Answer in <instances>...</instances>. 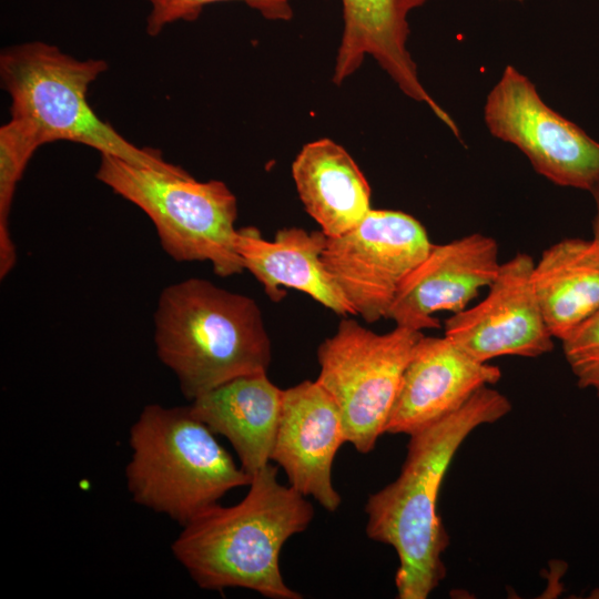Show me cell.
Segmentation results:
<instances>
[{
	"label": "cell",
	"mask_w": 599,
	"mask_h": 599,
	"mask_svg": "<svg viewBox=\"0 0 599 599\" xmlns=\"http://www.w3.org/2000/svg\"><path fill=\"white\" fill-rule=\"evenodd\" d=\"M510 410L504 394L481 387L456 412L412 434L398 477L368 497L366 534L395 549L399 599H426L445 578L443 554L449 537L437 512L444 476L474 429Z\"/></svg>",
	"instance_id": "cell-1"
},
{
	"label": "cell",
	"mask_w": 599,
	"mask_h": 599,
	"mask_svg": "<svg viewBox=\"0 0 599 599\" xmlns=\"http://www.w3.org/2000/svg\"><path fill=\"white\" fill-rule=\"evenodd\" d=\"M248 487L240 502L217 504L184 525L172 554L200 588H245L271 599H301L283 579L280 554L308 527L314 508L277 480L271 463L252 476Z\"/></svg>",
	"instance_id": "cell-2"
},
{
	"label": "cell",
	"mask_w": 599,
	"mask_h": 599,
	"mask_svg": "<svg viewBox=\"0 0 599 599\" xmlns=\"http://www.w3.org/2000/svg\"><path fill=\"white\" fill-rule=\"evenodd\" d=\"M154 344L158 357L191 402L234 378L266 373L272 361L257 303L197 277L161 292Z\"/></svg>",
	"instance_id": "cell-3"
},
{
	"label": "cell",
	"mask_w": 599,
	"mask_h": 599,
	"mask_svg": "<svg viewBox=\"0 0 599 599\" xmlns=\"http://www.w3.org/2000/svg\"><path fill=\"white\" fill-rule=\"evenodd\" d=\"M129 444L125 478L132 499L182 526L252 480L190 406H145Z\"/></svg>",
	"instance_id": "cell-4"
},
{
	"label": "cell",
	"mask_w": 599,
	"mask_h": 599,
	"mask_svg": "<svg viewBox=\"0 0 599 599\" xmlns=\"http://www.w3.org/2000/svg\"><path fill=\"white\" fill-rule=\"evenodd\" d=\"M106 69L104 60H79L42 41L16 44L0 54L1 87L10 97L11 118L30 122L43 144L70 141L138 166L179 170L160 151L132 144L95 114L88 90Z\"/></svg>",
	"instance_id": "cell-5"
},
{
	"label": "cell",
	"mask_w": 599,
	"mask_h": 599,
	"mask_svg": "<svg viewBox=\"0 0 599 599\" xmlns=\"http://www.w3.org/2000/svg\"><path fill=\"white\" fill-rule=\"evenodd\" d=\"M100 155L95 177L150 217L169 256L210 262L223 277L244 271L235 246L237 201L224 182L196 181L182 167L163 171Z\"/></svg>",
	"instance_id": "cell-6"
},
{
	"label": "cell",
	"mask_w": 599,
	"mask_h": 599,
	"mask_svg": "<svg viewBox=\"0 0 599 599\" xmlns=\"http://www.w3.org/2000/svg\"><path fill=\"white\" fill-rule=\"evenodd\" d=\"M423 336L403 326L378 334L344 316L318 346L316 380L336 402L346 441L358 453H370L386 433L404 372Z\"/></svg>",
	"instance_id": "cell-7"
},
{
	"label": "cell",
	"mask_w": 599,
	"mask_h": 599,
	"mask_svg": "<svg viewBox=\"0 0 599 599\" xmlns=\"http://www.w3.org/2000/svg\"><path fill=\"white\" fill-rule=\"evenodd\" d=\"M484 120L495 138L517 146L554 184L590 192L599 183V142L549 108L515 67L507 65L489 91Z\"/></svg>",
	"instance_id": "cell-8"
},
{
	"label": "cell",
	"mask_w": 599,
	"mask_h": 599,
	"mask_svg": "<svg viewBox=\"0 0 599 599\" xmlns=\"http://www.w3.org/2000/svg\"><path fill=\"white\" fill-rule=\"evenodd\" d=\"M433 244L409 214L373 210L348 232L327 237L323 262L365 322L386 318L398 287Z\"/></svg>",
	"instance_id": "cell-9"
},
{
	"label": "cell",
	"mask_w": 599,
	"mask_h": 599,
	"mask_svg": "<svg viewBox=\"0 0 599 599\" xmlns=\"http://www.w3.org/2000/svg\"><path fill=\"white\" fill-rule=\"evenodd\" d=\"M534 266L526 253L501 263L487 296L445 321V336L481 363L551 352L554 336L534 288Z\"/></svg>",
	"instance_id": "cell-10"
},
{
	"label": "cell",
	"mask_w": 599,
	"mask_h": 599,
	"mask_svg": "<svg viewBox=\"0 0 599 599\" xmlns=\"http://www.w3.org/2000/svg\"><path fill=\"white\" fill-rule=\"evenodd\" d=\"M344 443L341 410L317 380L283 389L271 460L283 468L290 486L331 512L342 502L332 483V467Z\"/></svg>",
	"instance_id": "cell-11"
},
{
	"label": "cell",
	"mask_w": 599,
	"mask_h": 599,
	"mask_svg": "<svg viewBox=\"0 0 599 599\" xmlns=\"http://www.w3.org/2000/svg\"><path fill=\"white\" fill-rule=\"evenodd\" d=\"M496 240L474 233L432 246L403 281L386 318L415 331L439 328L437 312L459 313L495 280L500 264Z\"/></svg>",
	"instance_id": "cell-12"
},
{
	"label": "cell",
	"mask_w": 599,
	"mask_h": 599,
	"mask_svg": "<svg viewBox=\"0 0 599 599\" xmlns=\"http://www.w3.org/2000/svg\"><path fill=\"white\" fill-rule=\"evenodd\" d=\"M500 377L499 367L476 361L447 336L424 335L404 372L386 433L410 436L456 412Z\"/></svg>",
	"instance_id": "cell-13"
},
{
	"label": "cell",
	"mask_w": 599,
	"mask_h": 599,
	"mask_svg": "<svg viewBox=\"0 0 599 599\" xmlns=\"http://www.w3.org/2000/svg\"><path fill=\"white\" fill-rule=\"evenodd\" d=\"M429 0H341L343 30L334 63L333 82L353 75L372 57L404 94L425 103L456 138L459 129L418 79L407 49L409 13Z\"/></svg>",
	"instance_id": "cell-14"
},
{
	"label": "cell",
	"mask_w": 599,
	"mask_h": 599,
	"mask_svg": "<svg viewBox=\"0 0 599 599\" xmlns=\"http://www.w3.org/2000/svg\"><path fill=\"white\" fill-rule=\"evenodd\" d=\"M327 236L322 231L284 227L273 241L253 226L237 229L235 246L247 270L273 302L282 301L283 287L303 292L338 315H355L354 308L328 273L322 254Z\"/></svg>",
	"instance_id": "cell-15"
},
{
	"label": "cell",
	"mask_w": 599,
	"mask_h": 599,
	"mask_svg": "<svg viewBox=\"0 0 599 599\" xmlns=\"http://www.w3.org/2000/svg\"><path fill=\"white\" fill-rule=\"evenodd\" d=\"M283 389L256 373L234 378L192 400L190 408L234 448L241 467L253 476L271 461Z\"/></svg>",
	"instance_id": "cell-16"
},
{
	"label": "cell",
	"mask_w": 599,
	"mask_h": 599,
	"mask_svg": "<svg viewBox=\"0 0 599 599\" xmlns=\"http://www.w3.org/2000/svg\"><path fill=\"white\" fill-rule=\"evenodd\" d=\"M292 176L305 211L327 237L356 226L370 211V186L339 144L324 138L305 144L292 163Z\"/></svg>",
	"instance_id": "cell-17"
},
{
	"label": "cell",
	"mask_w": 599,
	"mask_h": 599,
	"mask_svg": "<svg viewBox=\"0 0 599 599\" xmlns=\"http://www.w3.org/2000/svg\"><path fill=\"white\" fill-rule=\"evenodd\" d=\"M534 288L554 338L564 339L599 309V243L564 238L544 251Z\"/></svg>",
	"instance_id": "cell-18"
},
{
	"label": "cell",
	"mask_w": 599,
	"mask_h": 599,
	"mask_svg": "<svg viewBox=\"0 0 599 599\" xmlns=\"http://www.w3.org/2000/svg\"><path fill=\"white\" fill-rule=\"evenodd\" d=\"M43 145L35 128L28 121L10 119L0 128V278L17 263V252L9 231V215L17 185L33 153Z\"/></svg>",
	"instance_id": "cell-19"
},
{
	"label": "cell",
	"mask_w": 599,
	"mask_h": 599,
	"mask_svg": "<svg viewBox=\"0 0 599 599\" xmlns=\"http://www.w3.org/2000/svg\"><path fill=\"white\" fill-rule=\"evenodd\" d=\"M150 6L146 33L159 35L166 27L179 21H195L204 8L225 1H240L270 21H288L293 17L292 0H144Z\"/></svg>",
	"instance_id": "cell-20"
},
{
	"label": "cell",
	"mask_w": 599,
	"mask_h": 599,
	"mask_svg": "<svg viewBox=\"0 0 599 599\" xmlns=\"http://www.w3.org/2000/svg\"><path fill=\"white\" fill-rule=\"evenodd\" d=\"M562 342L565 358L580 388L599 397V309L572 329Z\"/></svg>",
	"instance_id": "cell-21"
},
{
	"label": "cell",
	"mask_w": 599,
	"mask_h": 599,
	"mask_svg": "<svg viewBox=\"0 0 599 599\" xmlns=\"http://www.w3.org/2000/svg\"><path fill=\"white\" fill-rule=\"evenodd\" d=\"M596 204V214L592 221L593 240L599 243V183L590 191Z\"/></svg>",
	"instance_id": "cell-22"
},
{
	"label": "cell",
	"mask_w": 599,
	"mask_h": 599,
	"mask_svg": "<svg viewBox=\"0 0 599 599\" xmlns=\"http://www.w3.org/2000/svg\"><path fill=\"white\" fill-rule=\"evenodd\" d=\"M507 1H519V2H521V1H524V0H507Z\"/></svg>",
	"instance_id": "cell-23"
}]
</instances>
